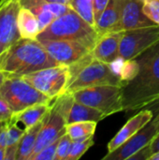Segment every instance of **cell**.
I'll return each instance as SVG.
<instances>
[{"label": "cell", "mask_w": 159, "mask_h": 160, "mask_svg": "<svg viewBox=\"0 0 159 160\" xmlns=\"http://www.w3.org/2000/svg\"><path fill=\"white\" fill-rule=\"evenodd\" d=\"M138 75L123 86L124 112L142 110L159 102V43L136 58Z\"/></svg>", "instance_id": "obj_1"}, {"label": "cell", "mask_w": 159, "mask_h": 160, "mask_svg": "<svg viewBox=\"0 0 159 160\" xmlns=\"http://www.w3.org/2000/svg\"><path fill=\"white\" fill-rule=\"evenodd\" d=\"M58 65L37 39L20 38L0 54V71L7 77H22Z\"/></svg>", "instance_id": "obj_2"}, {"label": "cell", "mask_w": 159, "mask_h": 160, "mask_svg": "<svg viewBox=\"0 0 159 160\" xmlns=\"http://www.w3.org/2000/svg\"><path fill=\"white\" fill-rule=\"evenodd\" d=\"M70 79L66 93L98 85H119L124 82L112 65L95 58L90 52L69 66Z\"/></svg>", "instance_id": "obj_3"}, {"label": "cell", "mask_w": 159, "mask_h": 160, "mask_svg": "<svg viewBox=\"0 0 159 160\" xmlns=\"http://www.w3.org/2000/svg\"><path fill=\"white\" fill-rule=\"evenodd\" d=\"M98 38L97 31L71 8L44 28L37 39L38 41L49 39L73 40L85 45L92 51Z\"/></svg>", "instance_id": "obj_4"}, {"label": "cell", "mask_w": 159, "mask_h": 160, "mask_svg": "<svg viewBox=\"0 0 159 160\" xmlns=\"http://www.w3.org/2000/svg\"><path fill=\"white\" fill-rule=\"evenodd\" d=\"M73 101L74 98L71 93H65L53 100L47 119L39 131L37 143L29 160H32L44 147L66 132L67 116Z\"/></svg>", "instance_id": "obj_5"}, {"label": "cell", "mask_w": 159, "mask_h": 160, "mask_svg": "<svg viewBox=\"0 0 159 160\" xmlns=\"http://www.w3.org/2000/svg\"><path fill=\"white\" fill-rule=\"evenodd\" d=\"M0 95L16 114L39 103H52L54 99L39 92L22 77H7L0 87Z\"/></svg>", "instance_id": "obj_6"}, {"label": "cell", "mask_w": 159, "mask_h": 160, "mask_svg": "<svg viewBox=\"0 0 159 160\" xmlns=\"http://www.w3.org/2000/svg\"><path fill=\"white\" fill-rule=\"evenodd\" d=\"M75 101L102 112L107 117L123 112V89L119 85H98L71 93Z\"/></svg>", "instance_id": "obj_7"}, {"label": "cell", "mask_w": 159, "mask_h": 160, "mask_svg": "<svg viewBox=\"0 0 159 160\" xmlns=\"http://www.w3.org/2000/svg\"><path fill=\"white\" fill-rule=\"evenodd\" d=\"M22 78L39 92L55 99L66 93L69 79V66L58 65L23 75Z\"/></svg>", "instance_id": "obj_8"}, {"label": "cell", "mask_w": 159, "mask_h": 160, "mask_svg": "<svg viewBox=\"0 0 159 160\" xmlns=\"http://www.w3.org/2000/svg\"><path fill=\"white\" fill-rule=\"evenodd\" d=\"M159 43V25H150L124 32L119 58L135 59L142 53Z\"/></svg>", "instance_id": "obj_9"}, {"label": "cell", "mask_w": 159, "mask_h": 160, "mask_svg": "<svg viewBox=\"0 0 159 160\" xmlns=\"http://www.w3.org/2000/svg\"><path fill=\"white\" fill-rule=\"evenodd\" d=\"M159 136V108L153 118L128 142L112 153H108L102 160H128L140 150L147 147Z\"/></svg>", "instance_id": "obj_10"}, {"label": "cell", "mask_w": 159, "mask_h": 160, "mask_svg": "<svg viewBox=\"0 0 159 160\" xmlns=\"http://www.w3.org/2000/svg\"><path fill=\"white\" fill-rule=\"evenodd\" d=\"M19 0H0V54L21 37L17 25Z\"/></svg>", "instance_id": "obj_11"}, {"label": "cell", "mask_w": 159, "mask_h": 160, "mask_svg": "<svg viewBox=\"0 0 159 160\" xmlns=\"http://www.w3.org/2000/svg\"><path fill=\"white\" fill-rule=\"evenodd\" d=\"M40 42L59 65L70 66L91 52L88 47L73 40L49 39Z\"/></svg>", "instance_id": "obj_12"}, {"label": "cell", "mask_w": 159, "mask_h": 160, "mask_svg": "<svg viewBox=\"0 0 159 160\" xmlns=\"http://www.w3.org/2000/svg\"><path fill=\"white\" fill-rule=\"evenodd\" d=\"M155 24L143 12V0H125L120 21L109 32L127 31Z\"/></svg>", "instance_id": "obj_13"}, {"label": "cell", "mask_w": 159, "mask_h": 160, "mask_svg": "<svg viewBox=\"0 0 159 160\" xmlns=\"http://www.w3.org/2000/svg\"><path fill=\"white\" fill-rule=\"evenodd\" d=\"M154 116L151 110H142L131 117L108 143V153H112L132 139Z\"/></svg>", "instance_id": "obj_14"}, {"label": "cell", "mask_w": 159, "mask_h": 160, "mask_svg": "<svg viewBox=\"0 0 159 160\" xmlns=\"http://www.w3.org/2000/svg\"><path fill=\"white\" fill-rule=\"evenodd\" d=\"M125 31L108 32L100 36L91 51L92 55L110 65L119 60L120 44Z\"/></svg>", "instance_id": "obj_15"}, {"label": "cell", "mask_w": 159, "mask_h": 160, "mask_svg": "<svg viewBox=\"0 0 159 160\" xmlns=\"http://www.w3.org/2000/svg\"><path fill=\"white\" fill-rule=\"evenodd\" d=\"M125 0H110L97 22L98 36L111 31L120 21Z\"/></svg>", "instance_id": "obj_16"}, {"label": "cell", "mask_w": 159, "mask_h": 160, "mask_svg": "<svg viewBox=\"0 0 159 160\" xmlns=\"http://www.w3.org/2000/svg\"><path fill=\"white\" fill-rule=\"evenodd\" d=\"M17 25L21 38L37 39L41 31L36 14L29 8L22 6L18 12Z\"/></svg>", "instance_id": "obj_17"}, {"label": "cell", "mask_w": 159, "mask_h": 160, "mask_svg": "<svg viewBox=\"0 0 159 160\" xmlns=\"http://www.w3.org/2000/svg\"><path fill=\"white\" fill-rule=\"evenodd\" d=\"M48 113L44 116V118H42L35 126H33L32 128H30L28 129H25V132L19 142V149H18L16 160H29V158L31 157V155L34 151L35 145L37 143V140L39 131L42 128V127L47 119Z\"/></svg>", "instance_id": "obj_18"}, {"label": "cell", "mask_w": 159, "mask_h": 160, "mask_svg": "<svg viewBox=\"0 0 159 160\" xmlns=\"http://www.w3.org/2000/svg\"><path fill=\"white\" fill-rule=\"evenodd\" d=\"M106 117L107 116L102 112L74 100L67 116V124L83 121H93L98 123Z\"/></svg>", "instance_id": "obj_19"}, {"label": "cell", "mask_w": 159, "mask_h": 160, "mask_svg": "<svg viewBox=\"0 0 159 160\" xmlns=\"http://www.w3.org/2000/svg\"><path fill=\"white\" fill-rule=\"evenodd\" d=\"M52 103H39L26 108L25 110L13 114L14 118L24 126V129H28L39 122L51 110Z\"/></svg>", "instance_id": "obj_20"}, {"label": "cell", "mask_w": 159, "mask_h": 160, "mask_svg": "<svg viewBox=\"0 0 159 160\" xmlns=\"http://www.w3.org/2000/svg\"><path fill=\"white\" fill-rule=\"evenodd\" d=\"M97 123L93 121L75 122L66 126V131L73 142L83 141L94 136Z\"/></svg>", "instance_id": "obj_21"}, {"label": "cell", "mask_w": 159, "mask_h": 160, "mask_svg": "<svg viewBox=\"0 0 159 160\" xmlns=\"http://www.w3.org/2000/svg\"><path fill=\"white\" fill-rule=\"evenodd\" d=\"M71 8L97 30L94 16V0H71Z\"/></svg>", "instance_id": "obj_22"}, {"label": "cell", "mask_w": 159, "mask_h": 160, "mask_svg": "<svg viewBox=\"0 0 159 160\" xmlns=\"http://www.w3.org/2000/svg\"><path fill=\"white\" fill-rule=\"evenodd\" d=\"M121 60H122V63L118 67L119 70L117 71V73L119 74V76L121 77L125 84L126 82L133 80L138 75L140 71V64L136 58L130 59V60H123V59Z\"/></svg>", "instance_id": "obj_23"}, {"label": "cell", "mask_w": 159, "mask_h": 160, "mask_svg": "<svg viewBox=\"0 0 159 160\" xmlns=\"http://www.w3.org/2000/svg\"><path fill=\"white\" fill-rule=\"evenodd\" d=\"M94 145V136L83 140V141H76L72 142V145L70 148V152L67 160H78L80 159L90 147Z\"/></svg>", "instance_id": "obj_24"}, {"label": "cell", "mask_w": 159, "mask_h": 160, "mask_svg": "<svg viewBox=\"0 0 159 160\" xmlns=\"http://www.w3.org/2000/svg\"><path fill=\"white\" fill-rule=\"evenodd\" d=\"M17 123L18 121L14 118V116H12L8 121H7V134H8L7 146L18 144L25 132V129H22L21 128H19Z\"/></svg>", "instance_id": "obj_25"}, {"label": "cell", "mask_w": 159, "mask_h": 160, "mask_svg": "<svg viewBox=\"0 0 159 160\" xmlns=\"http://www.w3.org/2000/svg\"><path fill=\"white\" fill-rule=\"evenodd\" d=\"M61 136H59L57 139H55L52 142H51L49 145L44 147L40 152H38L32 160H55V156H56V151L58 147V143L60 142Z\"/></svg>", "instance_id": "obj_26"}, {"label": "cell", "mask_w": 159, "mask_h": 160, "mask_svg": "<svg viewBox=\"0 0 159 160\" xmlns=\"http://www.w3.org/2000/svg\"><path fill=\"white\" fill-rule=\"evenodd\" d=\"M72 140L67 133V131L63 134L58 143L55 160H67L68 154L70 152V148L72 145Z\"/></svg>", "instance_id": "obj_27"}, {"label": "cell", "mask_w": 159, "mask_h": 160, "mask_svg": "<svg viewBox=\"0 0 159 160\" xmlns=\"http://www.w3.org/2000/svg\"><path fill=\"white\" fill-rule=\"evenodd\" d=\"M143 12L151 21L159 25V0H143Z\"/></svg>", "instance_id": "obj_28"}, {"label": "cell", "mask_w": 159, "mask_h": 160, "mask_svg": "<svg viewBox=\"0 0 159 160\" xmlns=\"http://www.w3.org/2000/svg\"><path fill=\"white\" fill-rule=\"evenodd\" d=\"M159 151V136L153 142H151L147 147H145V148H143V149H142V150H140L137 154H135L134 156H132L128 160H138V159H145L147 160V158L151 156V155H153V154H155V153H157V152H158Z\"/></svg>", "instance_id": "obj_29"}, {"label": "cell", "mask_w": 159, "mask_h": 160, "mask_svg": "<svg viewBox=\"0 0 159 160\" xmlns=\"http://www.w3.org/2000/svg\"><path fill=\"white\" fill-rule=\"evenodd\" d=\"M13 112L7 102L0 95V123L8 121L13 116Z\"/></svg>", "instance_id": "obj_30"}, {"label": "cell", "mask_w": 159, "mask_h": 160, "mask_svg": "<svg viewBox=\"0 0 159 160\" xmlns=\"http://www.w3.org/2000/svg\"><path fill=\"white\" fill-rule=\"evenodd\" d=\"M110 0H94V16L96 20V23L100 18L102 12L106 8Z\"/></svg>", "instance_id": "obj_31"}, {"label": "cell", "mask_w": 159, "mask_h": 160, "mask_svg": "<svg viewBox=\"0 0 159 160\" xmlns=\"http://www.w3.org/2000/svg\"><path fill=\"white\" fill-rule=\"evenodd\" d=\"M49 3H58V4H64L71 7V0H46Z\"/></svg>", "instance_id": "obj_32"}, {"label": "cell", "mask_w": 159, "mask_h": 160, "mask_svg": "<svg viewBox=\"0 0 159 160\" xmlns=\"http://www.w3.org/2000/svg\"><path fill=\"white\" fill-rule=\"evenodd\" d=\"M147 160H159V151L158 152H157V153H155V154H153V155H151Z\"/></svg>", "instance_id": "obj_33"}, {"label": "cell", "mask_w": 159, "mask_h": 160, "mask_svg": "<svg viewBox=\"0 0 159 160\" xmlns=\"http://www.w3.org/2000/svg\"><path fill=\"white\" fill-rule=\"evenodd\" d=\"M7 79V76H6V74H4L2 71H0V87H1V85L3 84V82H5V80Z\"/></svg>", "instance_id": "obj_34"}, {"label": "cell", "mask_w": 159, "mask_h": 160, "mask_svg": "<svg viewBox=\"0 0 159 160\" xmlns=\"http://www.w3.org/2000/svg\"><path fill=\"white\" fill-rule=\"evenodd\" d=\"M5 158V149L0 146V160H4Z\"/></svg>", "instance_id": "obj_35"}]
</instances>
